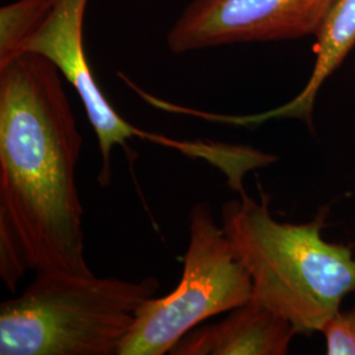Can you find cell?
Segmentation results:
<instances>
[{
  "mask_svg": "<svg viewBox=\"0 0 355 355\" xmlns=\"http://www.w3.org/2000/svg\"><path fill=\"white\" fill-rule=\"evenodd\" d=\"M159 282L36 272L0 305V355H114Z\"/></svg>",
  "mask_w": 355,
  "mask_h": 355,
  "instance_id": "3957f363",
  "label": "cell"
},
{
  "mask_svg": "<svg viewBox=\"0 0 355 355\" xmlns=\"http://www.w3.org/2000/svg\"><path fill=\"white\" fill-rule=\"evenodd\" d=\"M190 241L177 288L141 305L117 355L170 354L207 318L230 312L252 299L253 284L208 203L190 212Z\"/></svg>",
  "mask_w": 355,
  "mask_h": 355,
  "instance_id": "277c9868",
  "label": "cell"
},
{
  "mask_svg": "<svg viewBox=\"0 0 355 355\" xmlns=\"http://www.w3.org/2000/svg\"><path fill=\"white\" fill-rule=\"evenodd\" d=\"M313 51L316 61L304 89L291 102L266 114L237 119L240 124L268 119L293 117L312 125V114L318 91L345 61L355 46V0H334L318 33Z\"/></svg>",
  "mask_w": 355,
  "mask_h": 355,
  "instance_id": "ba28073f",
  "label": "cell"
},
{
  "mask_svg": "<svg viewBox=\"0 0 355 355\" xmlns=\"http://www.w3.org/2000/svg\"><path fill=\"white\" fill-rule=\"evenodd\" d=\"M327 354L355 355V311L340 309L324 324Z\"/></svg>",
  "mask_w": 355,
  "mask_h": 355,
  "instance_id": "30bf717a",
  "label": "cell"
},
{
  "mask_svg": "<svg viewBox=\"0 0 355 355\" xmlns=\"http://www.w3.org/2000/svg\"><path fill=\"white\" fill-rule=\"evenodd\" d=\"M334 0H192L167 33L175 54L316 35Z\"/></svg>",
  "mask_w": 355,
  "mask_h": 355,
  "instance_id": "5b68a950",
  "label": "cell"
},
{
  "mask_svg": "<svg viewBox=\"0 0 355 355\" xmlns=\"http://www.w3.org/2000/svg\"><path fill=\"white\" fill-rule=\"evenodd\" d=\"M58 0H16L0 10V66L24 54L26 44Z\"/></svg>",
  "mask_w": 355,
  "mask_h": 355,
  "instance_id": "9c48e42d",
  "label": "cell"
},
{
  "mask_svg": "<svg viewBox=\"0 0 355 355\" xmlns=\"http://www.w3.org/2000/svg\"><path fill=\"white\" fill-rule=\"evenodd\" d=\"M82 144L49 60L28 51L0 66V277L11 292L29 271L94 274L76 187Z\"/></svg>",
  "mask_w": 355,
  "mask_h": 355,
  "instance_id": "6da1fadb",
  "label": "cell"
},
{
  "mask_svg": "<svg viewBox=\"0 0 355 355\" xmlns=\"http://www.w3.org/2000/svg\"><path fill=\"white\" fill-rule=\"evenodd\" d=\"M296 334L288 320L250 299L224 320L189 331L170 354L284 355Z\"/></svg>",
  "mask_w": 355,
  "mask_h": 355,
  "instance_id": "52a82bcc",
  "label": "cell"
},
{
  "mask_svg": "<svg viewBox=\"0 0 355 355\" xmlns=\"http://www.w3.org/2000/svg\"><path fill=\"white\" fill-rule=\"evenodd\" d=\"M325 215L303 224L278 221L265 193L255 200L245 191L221 209V227L252 279V299L299 334L321 331L355 292L354 253L322 237Z\"/></svg>",
  "mask_w": 355,
  "mask_h": 355,
  "instance_id": "7a4b0ae2",
  "label": "cell"
},
{
  "mask_svg": "<svg viewBox=\"0 0 355 355\" xmlns=\"http://www.w3.org/2000/svg\"><path fill=\"white\" fill-rule=\"evenodd\" d=\"M354 311H355V306H354Z\"/></svg>",
  "mask_w": 355,
  "mask_h": 355,
  "instance_id": "8fae6325",
  "label": "cell"
},
{
  "mask_svg": "<svg viewBox=\"0 0 355 355\" xmlns=\"http://www.w3.org/2000/svg\"><path fill=\"white\" fill-rule=\"evenodd\" d=\"M87 4L89 0H58L49 17L28 41L24 53H36L49 60L76 89L98 137L102 155L99 183L107 186L111 180V155L116 145L127 148L128 140L139 137L178 148L179 141L148 133L132 125L107 101L95 80L85 51L83 20Z\"/></svg>",
  "mask_w": 355,
  "mask_h": 355,
  "instance_id": "8992f818",
  "label": "cell"
}]
</instances>
